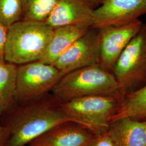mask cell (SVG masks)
<instances>
[{"label":"cell","instance_id":"obj_1","mask_svg":"<svg viewBox=\"0 0 146 146\" xmlns=\"http://www.w3.org/2000/svg\"><path fill=\"white\" fill-rule=\"evenodd\" d=\"M9 133L8 146H25L52 127L73 122L52 95L25 104H14L1 116Z\"/></svg>","mask_w":146,"mask_h":146},{"label":"cell","instance_id":"obj_2","mask_svg":"<svg viewBox=\"0 0 146 146\" xmlns=\"http://www.w3.org/2000/svg\"><path fill=\"white\" fill-rule=\"evenodd\" d=\"M54 29L46 22L21 20L8 28L4 58L6 62L24 64L44 55Z\"/></svg>","mask_w":146,"mask_h":146},{"label":"cell","instance_id":"obj_3","mask_svg":"<svg viewBox=\"0 0 146 146\" xmlns=\"http://www.w3.org/2000/svg\"><path fill=\"white\" fill-rule=\"evenodd\" d=\"M52 92L61 103L88 96L121 95L114 74L100 64L63 75Z\"/></svg>","mask_w":146,"mask_h":146},{"label":"cell","instance_id":"obj_4","mask_svg":"<svg viewBox=\"0 0 146 146\" xmlns=\"http://www.w3.org/2000/svg\"><path fill=\"white\" fill-rule=\"evenodd\" d=\"M122 98L120 94L88 96L61 103V106L73 122L97 135L108 131Z\"/></svg>","mask_w":146,"mask_h":146},{"label":"cell","instance_id":"obj_5","mask_svg":"<svg viewBox=\"0 0 146 146\" xmlns=\"http://www.w3.org/2000/svg\"><path fill=\"white\" fill-rule=\"evenodd\" d=\"M113 74L123 96L146 84V23L125 47Z\"/></svg>","mask_w":146,"mask_h":146},{"label":"cell","instance_id":"obj_6","mask_svg":"<svg viewBox=\"0 0 146 146\" xmlns=\"http://www.w3.org/2000/svg\"><path fill=\"white\" fill-rule=\"evenodd\" d=\"M63 76L52 64L37 61L21 64L17 69L16 104H25L44 97Z\"/></svg>","mask_w":146,"mask_h":146},{"label":"cell","instance_id":"obj_7","mask_svg":"<svg viewBox=\"0 0 146 146\" xmlns=\"http://www.w3.org/2000/svg\"><path fill=\"white\" fill-rule=\"evenodd\" d=\"M143 24L138 19L125 24L98 28L100 47V65L112 73L121 54L140 31Z\"/></svg>","mask_w":146,"mask_h":146},{"label":"cell","instance_id":"obj_8","mask_svg":"<svg viewBox=\"0 0 146 146\" xmlns=\"http://www.w3.org/2000/svg\"><path fill=\"white\" fill-rule=\"evenodd\" d=\"M99 31L90 28L52 64L63 75L89 66L99 64Z\"/></svg>","mask_w":146,"mask_h":146},{"label":"cell","instance_id":"obj_9","mask_svg":"<svg viewBox=\"0 0 146 146\" xmlns=\"http://www.w3.org/2000/svg\"><path fill=\"white\" fill-rule=\"evenodd\" d=\"M146 14V0H104L95 9L92 28L125 24Z\"/></svg>","mask_w":146,"mask_h":146},{"label":"cell","instance_id":"obj_10","mask_svg":"<svg viewBox=\"0 0 146 146\" xmlns=\"http://www.w3.org/2000/svg\"><path fill=\"white\" fill-rule=\"evenodd\" d=\"M94 134L74 122L56 125L29 143V146H88Z\"/></svg>","mask_w":146,"mask_h":146},{"label":"cell","instance_id":"obj_11","mask_svg":"<svg viewBox=\"0 0 146 146\" xmlns=\"http://www.w3.org/2000/svg\"><path fill=\"white\" fill-rule=\"evenodd\" d=\"M95 9L85 0H59L46 23L53 29L69 25L92 28Z\"/></svg>","mask_w":146,"mask_h":146},{"label":"cell","instance_id":"obj_12","mask_svg":"<svg viewBox=\"0 0 146 146\" xmlns=\"http://www.w3.org/2000/svg\"><path fill=\"white\" fill-rule=\"evenodd\" d=\"M108 132L117 146H146V120L122 118L111 123Z\"/></svg>","mask_w":146,"mask_h":146},{"label":"cell","instance_id":"obj_13","mask_svg":"<svg viewBox=\"0 0 146 146\" xmlns=\"http://www.w3.org/2000/svg\"><path fill=\"white\" fill-rule=\"evenodd\" d=\"M90 28L84 25H69L54 28L47 50L39 61L52 64Z\"/></svg>","mask_w":146,"mask_h":146},{"label":"cell","instance_id":"obj_14","mask_svg":"<svg viewBox=\"0 0 146 146\" xmlns=\"http://www.w3.org/2000/svg\"><path fill=\"white\" fill-rule=\"evenodd\" d=\"M124 117L146 120V84L123 96L120 106L110 119V123Z\"/></svg>","mask_w":146,"mask_h":146},{"label":"cell","instance_id":"obj_15","mask_svg":"<svg viewBox=\"0 0 146 146\" xmlns=\"http://www.w3.org/2000/svg\"><path fill=\"white\" fill-rule=\"evenodd\" d=\"M16 64L0 63V115H2L16 104Z\"/></svg>","mask_w":146,"mask_h":146},{"label":"cell","instance_id":"obj_16","mask_svg":"<svg viewBox=\"0 0 146 146\" xmlns=\"http://www.w3.org/2000/svg\"><path fill=\"white\" fill-rule=\"evenodd\" d=\"M59 0H23L22 20L46 22Z\"/></svg>","mask_w":146,"mask_h":146},{"label":"cell","instance_id":"obj_17","mask_svg":"<svg viewBox=\"0 0 146 146\" xmlns=\"http://www.w3.org/2000/svg\"><path fill=\"white\" fill-rule=\"evenodd\" d=\"M23 0H0V21L8 28L21 21L23 15Z\"/></svg>","mask_w":146,"mask_h":146},{"label":"cell","instance_id":"obj_18","mask_svg":"<svg viewBox=\"0 0 146 146\" xmlns=\"http://www.w3.org/2000/svg\"><path fill=\"white\" fill-rule=\"evenodd\" d=\"M88 146H117L110 135L108 131L106 133L94 136Z\"/></svg>","mask_w":146,"mask_h":146},{"label":"cell","instance_id":"obj_19","mask_svg":"<svg viewBox=\"0 0 146 146\" xmlns=\"http://www.w3.org/2000/svg\"><path fill=\"white\" fill-rule=\"evenodd\" d=\"M8 28L4 26L0 21V63L5 62L4 50Z\"/></svg>","mask_w":146,"mask_h":146},{"label":"cell","instance_id":"obj_20","mask_svg":"<svg viewBox=\"0 0 146 146\" xmlns=\"http://www.w3.org/2000/svg\"><path fill=\"white\" fill-rule=\"evenodd\" d=\"M1 115H0V146H8L9 133L5 126L1 123Z\"/></svg>","mask_w":146,"mask_h":146},{"label":"cell","instance_id":"obj_21","mask_svg":"<svg viewBox=\"0 0 146 146\" xmlns=\"http://www.w3.org/2000/svg\"><path fill=\"white\" fill-rule=\"evenodd\" d=\"M88 2L89 4H90L95 8H96L99 5L102 4L104 0H85Z\"/></svg>","mask_w":146,"mask_h":146}]
</instances>
